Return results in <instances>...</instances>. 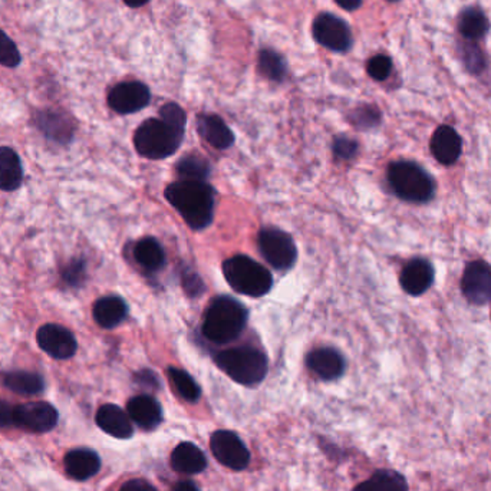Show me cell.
Returning a JSON list of instances; mask_svg holds the SVG:
<instances>
[{"instance_id":"23","label":"cell","mask_w":491,"mask_h":491,"mask_svg":"<svg viewBox=\"0 0 491 491\" xmlns=\"http://www.w3.org/2000/svg\"><path fill=\"white\" fill-rule=\"evenodd\" d=\"M23 167L15 150L0 147V190L15 191L22 186Z\"/></svg>"},{"instance_id":"19","label":"cell","mask_w":491,"mask_h":491,"mask_svg":"<svg viewBox=\"0 0 491 491\" xmlns=\"http://www.w3.org/2000/svg\"><path fill=\"white\" fill-rule=\"evenodd\" d=\"M198 133L211 147L226 150L234 142V134L216 114H203L197 119Z\"/></svg>"},{"instance_id":"7","label":"cell","mask_w":491,"mask_h":491,"mask_svg":"<svg viewBox=\"0 0 491 491\" xmlns=\"http://www.w3.org/2000/svg\"><path fill=\"white\" fill-rule=\"evenodd\" d=\"M259 249L266 262L279 271L290 269L296 262V244L283 230L263 229L259 234Z\"/></svg>"},{"instance_id":"8","label":"cell","mask_w":491,"mask_h":491,"mask_svg":"<svg viewBox=\"0 0 491 491\" xmlns=\"http://www.w3.org/2000/svg\"><path fill=\"white\" fill-rule=\"evenodd\" d=\"M312 34L319 45L334 52H347L354 42L349 25L332 13H320L315 18Z\"/></svg>"},{"instance_id":"22","label":"cell","mask_w":491,"mask_h":491,"mask_svg":"<svg viewBox=\"0 0 491 491\" xmlns=\"http://www.w3.org/2000/svg\"><path fill=\"white\" fill-rule=\"evenodd\" d=\"M94 319L105 329H112L124 322L128 313L126 302L119 296L101 297L94 305Z\"/></svg>"},{"instance_id":"34","label":"cell","mask_w":491,"mask_h":491,"mask_svg":"<svg viewBox=\"0 0 491 491\" xmlns=\"http://www.w3.org/2000/svg\"><path fill=\"white\" fill-rule=\"evenodd\" d=\"M366 71L372 80L385 81L393 73V61L387 55H375L368 61Z\"/></svg>"},{"instance_id":"44","label":"cell","mask_w":491,"mask_h":491,"mask_svg":"<svg viewBox=\"0 0 491 491\" xmlns=\"http://www.w3.org/2000/svg\"><path fill=\"white\" fill-rule=\"evenodd\" d=\"M388 2H398V0H388Z\"/></svg>"},{"instance_id":"21","label":"cell","mask_w":491,"mask_h":491,"mask_svg":"<svg viewBox=\"0 0 491 491\" xmlns=\"http://www.w3.org/2000/svg\"><path fill=\"white\" fill-rule=\"evenodd\" d=\"M172 467L181 474H198L207 467V458L193 442H181L172 454Z\"/></svg>"},{"instance_id":"41","label":"cell","mask_w":491,"mask_h":491,"mask_svg":"<svg viewBox=\"0 0 491 491\" xmlns=\"http://www.w3.org/2000/svg\"><path fill=\"white\" fill-rule=\"evenodd\" d=\"M336 4L345 11L354 12L361 8L362 0H335Z\"/></svg>"},{"instance_id":"11","label":"cell","mask_w":491,"mask_h":491,"mask_svg":"<svg viewBox=\"0 0 491 491\" xmlns=\"http://www.w3.org/2000/svg\"><path fill=\"white\" fill-rule=\"evenodd\" d=\"M39 348L54 359H69L77 354L78 343L73 332L57 324H46L36 334Z\"/></svg>"},{"instance_id":"6","label":"cell","mask_w":491,"mask_h":491,"mask_svg":"<svg viewBox=\"0 0 491 491\" xmlns=\"http://www.w3.org/2000/svg\"><path fill=\"white\" fill-rule=\"evenodd\" d=\"M388 181L394 193L405 202L426 203L434 195V181L430 174L412 161L391 164Z\"/></svg>"},{"instance_id":"28","label":"cell","mask_w":491,"mask_h":491,"mask_svg":"<svg viewBox=\"0 0 491 491\" xmlns=\"http://www.w3.org/2000/svg\"><path fill=\"white\" fill-rule=\"evenodd\" d=\"M257 69L263 77L274 82H282L288 73L285 58L273 50H262L257 58Z\"/></svg>"},{"instance_id":"15","label":"cell","mask_w":491,"mask_h":491,"mask_svg":"<svg viewBox=\"0 0 491 491\" xmlns=\"http://www.w3.org/2000/svg\"><path fill=\"white\" fill-rule=\"evenodd\" d=\"M430 149L438 163L451 165L460 158L463 142L453 127L441 126L438 127L437 131L433 134Z\"/></svg>"},{"instance_id":"3","label":"cell","mask_w":491,"mask_h":491,"mask_svg":"<svg viewBox=\"0 0 491 491\" xmlns=\"http://www.w3.org/2000/svg\"><path fill=\"white\" fill-rule=\"evenodd\" d=\"M183 135L184 130L163 119H150L138 127L134 135V145L145 158L163 160L177 151Z\"/></svg>"},{"instance_id":"12","label":"cell","mask_w":491,"mask_h":491,"mask_svg":"<svg viewBox=\"0 0 491 491\" xmlns=\"http://www.w3.org/2000/svg\"><path fill=\"white\" fill-rule=\"evenodd\" d=\"M151 99V94L147 85L138 81L121 82L111 89L108 96V105L111 110L119 114H134L147 107Z\"/></svg>"},{"instance_id":"2","label":"cell","mask_w":491,"mask_h":491,"mask_svg":"<svg viewBox=\"0 0 491 491\" xmlns=\"http://www.w3.org/2000/svg\"><path fill=\"white\" fill-rule=\"evenodd\" d=\"M248 324V311L230 296L216 297L206 311L203 334L211 342L229 343L242 335Z\"/></svg>"},{"instance_id":"14","label":"cell","mask_w":491,"mask_h":491,"mask_svg":"<svg viewBox=\"0 0 491 491\" xmlns=\"http://www.w3.org/2000/svg\"><path fill=\"white\" fill-rule=\"evenodd\" d=\"M434 282V267L428 260L414 259L408 263L401 273V286L408 295L419 296L426 294Z\"/></svg>"},{"instance_id":"40","label":"cell","mask_w":491,"mask_h":491,"mask_svg":"<svg viewBox=\"0 0 491 491\" xmlns=\"http://www.w3.org/2000/svg\"><path fill=\"white\" fill-rule=\"evenodd\" d=\"M121 491H158L149 481L135 479V480L127 481L121 487Z\"/></svg>"},{"instance_id":"37","label":"cell","mask_w":491,"mask_h":491,"mask_svg":"<svg viewBox=\"0 0 491 491\" xmlns=\"http://www.w3.org/2000/svg\"><path fill=\"white\" fill-rule=\"evenodd\" d=\"M85 265L82 260H75L69 263L68 267L64 271V280L68 285L78 286L81 280H84Z\"/></svg>"},{"instance_id":"25","label":"cell","mask_w":491,"mask_h":491,"mask_svg":"<svg viewBox=\"0 0 491 491\" xmlns=\"http://www.w3.org/2000/svg\"><path fill=\"white\" fill-rule=\"evenodd\" d=\"M2 380L6 388L20 395H36L45 389L43 378L39 373L29 371H12L4 373Z\"/></svg>"},{"instance_id":"31","label":"cell","mask_w":491,"mask_h":491,"mask_svg":"<svg viewBox=\"0 0 491 491\" xmlns=\"http://www.w3.org/2000/svg\"><path fill=\"white\" fill-rule=\"evenodd\" d=\"M39 127L48 137L54 138L58 142H61V140L66 142L68 134L73 133L69 130L66 119H62L61 115L57 112H42V115L39 117Z\"/></svg>"},{"instance_id":"9","label":"cell","mask_w":491,"mask_h":491,"mask_svg":"<svg viewBox=\"0 0 491 491\" xmlns=\"http://www.w3.org/2000/svg\"><path fill=\"white\" fill-rule=\"evenodd\" d=\"M210 447L216 460L227 469L241 472L250 463L248 447L233 431H216L210 438Z\"/></svg>"},{"instance_id":"1","label":"cell","mask_w":491,"mask_h":491,"mask_svg":"<svg viewBox=\"0 0 491 491\" xmlns=\"http://www.w3.org/2000/svg\"><path fill=\"white\" fill-rule=\"evenodd\" d=\"M165 197L191 229H206L213 221L214 191L204 181L180 180L168 186Z\"/></svg>"},{"instance_id":"27","label":"cell","mask_w":491,"mask_h":491,"mask_svg":"<svg viewBox=\"0 0 491 491\" xmlns=\"http://www.w3.org/2000/svg\"><path fill=\"white\" fill-rule=\"evenodd\" d=\"M134 257L145 271H160L165 263V253L153 237H145L134 248Z\"/></svg>"},{"instance_id":"20","label":"cell","mask_w":491,"mask_h":491,"mask_svg":"<svg viewBox=\"0 0 491 491\" xmlns=\"http://www.w3.org/2000/svg\"><path fill=\"white\" fill-rule=\"evenodd\" d=\"M101 469V458L92 449H77L65 456V470L73 480L85 481Z\"/></svg>"},{"instance_id":"29","label":"cell","mask_w":491,"mask_h":491,"mask_svg":"<svg viewBox=\"0 0 491 491\" xmlns=\"http://www.w3.org/2000/svg\"><path fill=\"white\" fill-rule=\"evenodd\" d=\"M168 375L174 385L175 391L180 394L181 398L188 401V403H196V401L202 395V389L198 387L195 378L191 377L190 373L186 371L179 370V368H170Z\"/></svg>"},{"instance_id":"26","label":"cell","mask_w":491,"mask_h":491,"mask_svg":"<svg viewBox=\"0 0 491 491\" xmlns=\"http://www.w3.org/2000/svg\"><path fill=\"white\" fill-rule=\"evenodd\" d=\"M354 491H408L405 477L395 470H378Z\"/></svg>"},{"instance_id":"16","label":"cell","mask_w":491,"mask_h":491,"mask_svg":"<svg viewBox=\"0 0 491 491\" xmlns=\"http://www.w3.org/2000/svg\"><path fill=\"white\" fill-rule=\"evenodd\" d=\"M309 370L324 381H332L342 375L345 371V361L338 350L332 348H319L308 355L306 358Z\"/></svg>"},{"instance_id":"33","label":"cell","mask_w":491,"mask_h":491,"mask_svg":"<svg viewBox=\"0 0 491 491\" xmlns=\"http://www.w3.org/2000/svg\"><path fill=\"white\" fill-rule=\"evenodd\" d=\"M20 61H22V58H20L18 46L9 38L8 35L0 29V65L6 66V68H16L19 65Z\"/></svg>"},{"instance_id":"4","label":"cell","mask_w":491,"mask_h":491,"mask_svg":"<svg viewBox=\"0 0 491 491\" xmlns=\"http://www.w3.org/2000/svg\"><path fill=\"white\" fill-rule=\"evenodd\" d=\"M223 274L233 290L246 296H265L273 285L271 272L249 256L239 255L226 260Z\"/></svg>"},{"instance_id":"18","label":"cell","mask_w":491,"mask_h":491,"mask_svg":"<svg viewBox=\"0 0 491 491\" xmlns=\"http://www.w3.org/2000/svg\"><path fill=\"white\" fill-rule=\"evenodd\" d=\"M127 412L133 423L147 431L154 430L163 419L161 405L156 398L150 395L134 396L127 405Z\"/></svg>"},{"instance_id":"36","label":"cell","mask_w":491,"mask_h":491,"mask_svg":"<svg viewBox=\"0 0 491 491\" xmlns=\"http://www.w3.org/2000/svg\"><path fill=\"white\" fill-rule=\"evenodd\" d=\"M380 119H381V115H380V111H378L377 108L362 107L357 111L354 121L357 122L359 127L370 128V127L377 126L378 122H380Z\"/></svg>"},{"instance_id":"17","label":"cell","mask_w":491,"mask_h":491,"mask_svg":"<svg viewBox=\"0 0 491 491\" xmlns=\"http://www.w3.org/2000/svg\"><path fill=\"white\" fill-rule=\"evenodd\" d=\"M96 421L99 428L111 437L127 440L134 434L133 421H131L130 415L121 410L119 405H103L96 412Z\"/></svg>"},{"instance_id":"32","label":"cell","mask_w":491,"mask_h":491,"mask_svg":"<svg viewBox=\"0 0 491 491\" xmlns=\"http://www.w3.org/2000/svg\"><path fill=\"white\" fill-rule=\"evenodd\" d=\"M177 172H179L181 180L204 181L210 173L209 163L203 160L202 157H184L183 160L180 161L179 165H177Z\"/></svg>"},{"instance_id":"13","label":"cell","mask_w":491,"mask_h":491,"mask_svg":"<svg viewBox=\"0 0 491 491\" xmlns=\"http://www.w3.org/2000/svg\"><path fill=\"white\" fill-rule=\"evenodd\" d=\"M461 289L472 305H486L491 301V266L476 260L465 267Z\"/></svg>"},{"instance_id":"24","label":"cell","mask_w":491,"mask_h":491,"mask_svg":"<svg viewBox=\"0 0 491 491\" xmlns=\"http://www.w3.org/2000/svg\"><path fill=\"white\" fill-rule=\"evenodd\" d=\"M457 27L458 32L465 41L477 42L490 31V22H488L487 16L480 8L470 6L458 15Z\"/></svg>"},{"instance_id":"42","label":"cell","mask_w":491,"mask_h":491,"mask_svg":"<svg viewBox=\"0 0 491 491\" xmlns=\"http://www.w3.org/2000/svg\"><path fill=\"white\" fill-rule=\"evenodd\" d=\"M173 491H200L197 486H196L193 481H180L179 484H175V487Z\"/></svg>"},{"instance_id":"35","label":"cell","mask_w":491,"mask_h":491,"mask_svg":"<svg viewBox=\"0 0 491 491\" xmlns=\"http://www.w3.org/2000/svg\"><path fill=\"white\" fill-rule=\"evenodd\" d=\"M160 119L167 121L168 124H172V126L177 127V128H181V130L186 128V112L177 104H165L160 110Z\"/></svg>"},{"instance_id":"43","label":"cell","mask_w":491,"mask_h":491,"mask_svg":"<svg viewBox=\"0 0 491 491\" xmlns=\"http://www.w3.org/2000/svg\"><path fill=\"white\" fill-rule=\"evenodd\" d=\"M150 0H124V4H128L130 8H142L144 4H149Z\"/></svg>"},{"instance_id":"30","label":"cell","mask_w":491,"mask_h":491,"mask_svg":"<svg viewBox=\"0 0 491 491\" xmlns=\"http://www.w3.org/2000/svg\"><path fill=\"white\" fill-rule=\"evenodd\" d=\"M458 52H460L461 61L472 75H479L487 66L483 50H481L480 46L472 42V41H465V42L461 43Z\"/></svg>"},{"instance_id":"38","label":"cell","mask_w":491,"mask_h":491,"mask_svg":"<svg viewBox=\"0 0 491 491\" xmlns=\"http://www.w3.org/2000/svg\"><path fill=\"white\" fill-rule=\"evenodd\" d=\"M334 150H335V154L339 157V158L349 160L350 157H354L355 153H357L358 144H357L354 140H349V138H336L335 144H334Z\"/></svg>"},{"instance_id":"5","label":"cell","mask_w":491,"mask_h":491,"mask_svg":"<svg viewBox=\"0 0 491 491\" xmlns=\"http://www.w3.org/2000/svg\"><path fill=\"white\" fill-rule=\"evenodd\" d=\"M214 361L233 381L242 385L259 384L266 377V357L256 348L239 347L221 350Z\"/></svg>"},{"instance_id":"10","label":"cell","mask_w":491,"mask_h":491,"mask_svg":"<svg viewBox=\"0 0 491 491\" xmlns=\"http://www.w3.org/2000/svg\"><path fill=\"white\" fill-rule=\"evenodd\" d=\"M59 414L57 408L50 403L36 401L15 407V424L23 430L43 434L50 433L57 426Z\"/></svg>"},{"instance_id":"39","label":"cell","mask_w":491,"mask_h":491,"mask_svg":"<svg viewBox=\"0 0 491 491\" xmlns=\"http://www.w3.org/2000/svg\"><path fill=\"white\" fill-rule=\"evenodd\" d=\"M15 424V408L6 401L0 400V428Z\"/></svg>"}]
</instances>
